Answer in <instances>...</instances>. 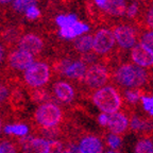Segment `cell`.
Wrapping results in <instances>:
<instances>
[{
    "label": "cell",
    "mask_w": 153,
    "mask_h": 153,
    "mask_svg": "<svg viewBox=\"0 0 153 153\" xmlns=\"http://www.w3.org/2000/svg\"><path fill=\"white\" fill-rule=\"evenodd\" d=\"M65 114L60 105L54 102H47L38 105L30 118V127L39 129L62 127L65 124Z\"/></svg>",
    "instance_id": "6da1fadb"
},
{
    "label": "cell",
    "mask_w": 153,
    "mask_h": 153,
    "mask_svg": "<svg viewBox=\"0 0 153 153\" xmlns=\"http://www.w3.org/2000/svg\"><path fill=\"white\" fill-rule=\"evenodd\" d=\"M94 104L104 114L117 113L122 106V98L113 86H103L97 89L91 96Z\"/></svg>",
    "instance_id": "7a4b0ae2"
},
{
    "label": "cell",
    "mask_w": 153,
    "mask_h": 153,
    "mask_svg": "<svg viewBox=\"0 0 153 153\" xmlns=\"http://www.w3.org/2000/svg\"><path fill=\"white\" fill-rule=\"evenodd\" d=\"M115 76L121 86L128 88H137L147 82L148 74L137 65L124 64L118 68Z\"/></svg>",
    "instance_id": "3957f363"
},
{
    "label": "cell",
    "mask_w": 153,
    "mask_h": 153,
    "mask_svg": "<svg viewBox=\"0 0 153 153\" xmlns=\"http://www.w3.org/2000/svg\"><path fill=\"white\" fill-rule=\"evenodd\" d=\"M50 80V67L47 63H33L28 69L25 70L24 81L29 88L43 87Z\"/></svg>",
    "instance_id": "277c9868"
},
{
    "label": "cell",
    "mask_w": 153,
    "mask_h": 153,
    "mask_svg": "<svg viewBox=\"0 0 153 153\" xmlns=\"http://www.w3.org/2000/svg\"><path fill=\"white\" fill-rule=\"evenodd\" d=\"M67 137H71L78 143L80 153H103V141L97 135L93 134H67Z\"/></svg>",
    "instance_id": "5b68a950"
},
{
    "label": "cell",
    "mask_w": 153,
    "mask_h": 153,
    "mask_svg": "<svg viewBox=\"0 0 153 153\" xmlns=\"http://www.w3.org/2000/svg\"><path fill=\"white\" fill-rule=\"evenodd\" d=\"M108 72L104 66L93 65L86 69L84 74V83L91 89H99L106 84L108 81Z\"/></svg>",
    "instance_id": "8992f818"
},
{
    "label": "cell",
    "mask_w": 153,
    "mask_h": 153,
    "mask_svg": "<svg viewBox=\"0 0 153 153\" xmlns=\"http://www.w3.org/2000/svg\"><path fill=\"white\" fill-rule=\"evenodd\" d=\"M7 63L10 68H12L13 70L25 71L34 63V57L31 53L18 49L10 53L7 57Z\"/></svg>",
    "instance_id": "52a82bcc"
},
{
    "label": "cell",
    "mask_w": 153,
    "mask_h": 153,
    "mask_svg": "<svg viewBox=\"0 0 153 153\" xmlns=\"http://www.w3.org/2000/svg\"><path fill=\"white\" fill-rule=\"evenodd\" d=\"M115 37L112 31L108 29H102L97 32L93 38V49L96 53L104 54L114 47Z\"/></svg>",
    "instance_id": "ba28073f"
},
{
    "label": "cell",
    "mask_w": 153,
    "mask_h": 153,
    "mask_svg": "<svg viewBox=\"0 0 153 153\" xmlns=\"http://www.w3.org/2000/svg\"><path fill=\"white\" fill-rule=\"evenodd\" d=\"M52 97L61 104H70L74 100L76 91L69 83L57 81L52 86Z\"/></svg>",
    "instance_id": "9c48e42d"
},
{
    "label": "cell",
    "mask_w": 153,
    "mask_h": 153,
    "mask_svg": "<svg viewBox=\"0 0 153 153\" xmlns=\"http://www.w3.org/2000/svg\"><path fill=\"white\" fill-rule=\"evenodd\" d=\"M129 128L132 132L140 135L141 138H150L153 134V119L133 115L130 120Z\"/></svg>",
    "instance_id": "30bf717a"
},
{
    "label": "cell",
    "mask_w": 153,
    "mask_h": 153,
    "mask_svg": "<svg viewBox=\"0 0 153 153\" xmlns=\"http://www.w3.org/2000/svg\"><path fill=\"white\" fill-rule=\"evenodd\" d=\"M129 118L123 112H117L108 115V122L106 128L111 134L114 135H123L129 130Z\"/></svg>",
    "instance_id": "8fae6325"
},
{
    "label": "cell",
    "mask_w": 153,
    "mask_h": 153,
    "mask_svg": "<svg viewBox=\"0 0 153 153\" xmlns=\"http://www.w3.org/2000/svg\"><path fill=\"white\" fill-rule=\"evenodd\" d=\"M131 57L135 65L141 68L153 66V52L141 44L134 46L131 52Z\"/></svg>",
    "instance_id": "7c38bea8"
},
{
    "label": "cell",
    "mask_w": 153,
    "mask_h": 153,
    "mask_svg": "<svg viewBox=\"0 0 153 153\" xmlns=\"http://www.w3.org/2000/svg\"><path fill=\"white\" fill-rule=\"evenodd\" d=\"M115 42H117L118 45L122 48H131L135 45L136 38L133 29L128 26H120L115 29L114 32Z\"/></svg>",
    "instance_id": "4fadbf2b"
},
{
    "label": "cell",
    "mask_w": 153,
    "mask_h": 153,
    "mask_svg": "<svg viewBox=\"0 0 153 153\" xmlns=\"http://www.w3.org/2000/svg\"><path fill=\"white\" fill-rule=\"evenodd\" d=\"M44 48V43L42 38L34 34H27L22 36V39L19 41V49L25 50L31 54H37Z\"/></svg>",
    "instance_id": "5bb4252c"
},
{
    "label": "cell",
    "mask_w": 153,
    "mask_h": 153,
    "mask_svg": "<svg viewBox=\"0 0 153 153\" xmlns=\"http://www.w3.org/2000/svg\"><path fill=\"white\" fill-rule=\"evenodd\" d=\"M3 132L7 137L11 138H22L29 135L30 128L28 124L22 121L14 122V123H7L3 128Z\"/></svg>",
    "instance_id": "9a60e30c"
},
{
    "label": "cell",
    "mask_w": 153,
    "mask_h": 153,
    "mask_svg": "<svg viewBox=\"0 0 153 153\" xmlns=\"http://www.w3.org/2000/svg\"><path fill=\"white\" fill-rule=\"evenodd\" d=\"M30 101H32L35 104H44V103L51 102L53 100L52 94L49 93V91L39 87V88H29L27 91Z\"/></svg>",
    "instance_id": "2e32d148"
},
{
    "label": "cell",
    "mask_w": 153,
    "mask_h": 153,
    "mask_svg": "<svg viewBox=\"0 0 153 153\" xmlns=\"http://www.w3.org/2000/svg\"><path fill=\"white\" fill-rule=\"evenodd\" d=\"M89 30V27L87 25L83 24V22H76L74 25L69 27H66V28H61L60 29V35L64 38H68V39H71L76 36L82 35L83 33L87 32Z\"/></svg>",
    "instance_id": "e0dca14e"
},
{
    "label": "cell",
    "mask_w": 153,
    "mask_h": 153,
    "mask_svg": "<svg viewBox=\"0 0 153 153\" xmlns=\"http://www.w3.org/2000/svg\"><path fill=\"white\" fill-rule=\"evenodd\" d=\"M86 72V65L83 62H71L66 68L64 74L68 79L82 80Z\"/></svg>",
    "instance_id": "ac0fdd59"
},
{
    "label": "cell",
    "mask_w": 153,
    "mask_h": 153,
    "mask_svg": "<svg viewBox=\"0 0 153 153\" xmlns=\"http://www.w3.org/2000/svg\"><path fill=\"white\" fill-rule=\"evenodd\" d=\"M103 10L113 16H121L126 12V2L124 0H105Z\"/></svg>",
    "instance_id": "d6986e66"
},
{
    "label": "cell",
    "mask_w": 153,
    "mask_h": 153,
    "mask_svg": "<svg viewBox=\"0 0 153 153\" xmlns=\"http://www.w3.org/2000/svg\"><path fill=\"white\" fill-rule=\"evenodd\" d=\"M74 47L79 52L87 53L93 48V37L91 35H83L74 41Z\"/></svg>",
    "instance_id": "ffe728a7"
},
{
    "label": "cell",
    "mask_w": 153,
    "mask_h": 153,
    "mask_svg": "<svg viewBox=\"0 0 153 153\" xmlns=\"http://www.w3.org/2000/svg\"><path fill=\"white\" fill-rule=\"evenodd\" d=\"M134 153H153V141L151 138H140L135 145Z\"/></svg>",
    "instance_id": "44dd1931"
},
{
    "label": "cell",
    "mask_w": 153,
    "mask_h": 153,
    "mask_svg": "<svg viewBox=\"0 0 153 153\" xmlns=\"http://www.w3.org/2000/svg\"><path fill=\"white\" fill-rule=\"evenodd\" d=\"M0 149L3 153H17L15 141L11 137L0 138Z\"/></svg>",
    "instance_id": "7402d4cb"
},
{
    "label": "cell",
    "mask_w": 153,
    "mask_h": 153,
    "mask_svg": "<svg viewBox=\"0 0 153 153\" xmlns=\"http://www.w3.org/2000/svg\"><path fill=\"white\" fill-rule=\"evenodd\" d=\"M65 149L64 140L61 139H53V140H48L47 150L45 153H63Z\"/></svg>",
    "instance_id": "603a6c76"
},
{
    "label": "cell",
    "mask_w": 153,
    "mask_h": 153,
    "mask_svg": "<svg viewBox=\"0 0 153 153\" xmlns=\"http://www.w3.org/2000/svg\"><path fill=\"white\" fill-rule=\"evenodd\" d=\"M76 22H78V19H76V16L74 14L60 15V16H57L56 19H55V22L60 26V28H66V27H69Z\"/></svg>",
    "instance_id": "cb8c5ba5"
},
{
    "label": "cell",
    "mask_w": 153,
    "mask_h": 153,
    "mask_svg": "<svg viewBox=\"0 0 153 153\" xmlns=\"http://www.w3.org/2000/svg\"><path fill=\"white\" fill-rule=\"evenodd\" d=\"M126 97V101L130 104H137L139 102V100L141 99L143 95H141V91H138L136 88H132L126 91L124 94Z\"/></svg>",
    "instance_id": "d4e9b609"
},
{
    "label": "cell",
    "mask_w": 153,
    "mask_h": 153,
    "mask_svg": "<svg viewBox=\"0 0 153 153\" xmlns=\"http://www.w3.org/2000/svg\"><path fill=\"white\" fill-rule=\"evenodd\" d=\"M31 5H35V0H14L13 2V7L17 12H26Z\"/></svg>",
    "instance_id": "484cf974"
},
{
    "label": "cell",
    "mask_w": 153,
    "mask_h": 153,
    "mask_svg": "<svg viewBox=\"0 0 153 153\" xmlns=\"http://www.w3.org/2000/svg\"><path fill=\"white\" fill-rule=\"evenodd\" d=\"M105 143H106V145H108L111 149L116 150V149H118L121 146L122 139H121V137L118 136V135H114V134L110 133L108 136H106V138H105Z\"/></svg>",
    "instance_id": "4316f807"
},
{
    "label": "cell",
    "mask_w": 153,
    "mask_h": 153,
    "mask_svg": "<svg viewBox=\"0 0 153 153\" xmlns=\"http://www.w3.org/2000/svg\"><path fill=\"white\" fill-rule=\"evenodd\" d=\"M140 101L143 110L153 117V96H143Z\"/></svg>",
    "instance_id": "83f0119b"
},
{
    "label": "cell",
    "mask_w": 153,
    "mask_h": 153,
    "mask_svg": "<svg viewBox=\"0 0 153 153\" xmlns=\"http://www.w3.org/2000/svg\"><path fill=\"white\" fill-rule=\"evenodd\" d=\"M70 61L69 60H61V61H57L56 63H54V65H53V69H54V71L56 72V74H64L65 70H66V68L70 65Z\"/></svg>",
    "instance_id": "f1b7e54d"
},
{
    "label": "cell",
    "mask_w": 153,
    "mask_h": 153,
    "mask_svg": "<svg viewBox=\"0 0 153 153\" xmlns=\"http://www.w3.org/2000/svg\"><path fill=\"white\" fill-rule=\"evenodd\" d=\"M141 45L147 47L149 50H151L153 52V31L147 32V33L143 36Z\"/></svg>",
    "instance_id": "f546056e"
},
{
    "label": "cell",
    "mask_w": 153,
    "mask_h": 153,
    "mask_svg": "<svg viewBox=\"0 0 153 153\" xmlns=\"http://www.w3.org/2000/svg\"><path fill=\"white\" fill-rule=\"evenodd\" d=\"M41 15V12H39V10L36 5H31L30 7L26 10V16L28 19H36L38 16Z\"/></svg>",
    "instance_id": "4dcf8cb0"
},
{
    "label": "cell",
    "mask_w": 153,
    "mask_h": 153,
    "mask_svg": "<svg viewBox=\"0 0 153 153\" xmlns=\"http://www.w3.org/2000/svg\"><path fill=\"white\" fill-rule=\"evenodd\" d=\"M137 12H138V7H137V4L133 3V4H131L129 7H128V10H127V15H128V17L132 18V17H134L135 15L137 14Z\"/></svg>",
    "instance_id": "1f68e13d"
},
{
    "label": "cell",
    "mask_w": 153,
    "mask_h": 153,
    "mask_svg": "<svg viewBox=\"0 0 153 153\" xmlns=\"http://www.w3.org/2000/svg\"><path fill=\"white\" fill-rule=\"evenodd\" d=\"M98 122L101 127H106L108 122V115L104 114V113H101L98 116Z\"/></svg>",
    "instance_id": "d6a6232c"
},
{
    "label": "cell",
    "mask_w": 153,
    "mask_h": 153,
    "mask_svg": "<svg viewBox=\"0 0 153 153\" xmlns=\"http://www.w3.org/2000/svg\"><path fill=\"white\" fill-rule=\"evenodd\" d=\"M147 22L150 28H153V7L149 10L148 15H147Z\"/></svg>",
    "instance_id": "836d02e7"
},
{
    "label": "cell",
    "mask_w": 153,
    "mask_h": 153,
    "mask_svg": "<svg viewBox=\"0 0 153 153\" xmlns=\"http://www.w3.org/2000/svg\"><path fill=\"white\" fill-rule=\"evenodd\" d=\"M96 4L98 5L99 7H101V9H103L104 7V4H105V0H95Z\"/></svg>",
    "instance_id": "e575fe53"
},
{
    "label": "cell",
    "mask_w": 153,
    "mask_h": 153,
    "mask_svg": "<svg viewBox=\"0 0 153 153\" xmlns=\"http://www.w3.org/2000/svg\"><path fill=\"white\" fill-rule=\"evenodd\" d=\"M3 55H4V50H3V48L1 47V45H0V63L2 62Z\"/></svg>",
    "instance_id": "d590c367"
},
{
    "label": "cell",
    "mask_w": 153,
    "mask_h": 153,
    "mask_svg": "<svg viewBox=\"0 0 153 153\" xmlns=\"http://www.w3.org/2000/svg\"><path fill=\"white\" fill-rule=\"evenodd\" d=\"M13 1V0H0V3H9Z\"/></svg>",
    "instance_id": "8d00e7d4"
},
{
    "label": "cell",
    "mask_w": 153,
    "mask_h": 153,
    "mask_svg": "<svg viewBox=\"0 0 153 153\" xmlns=\"http://www.w3.org/2000/svg\"><path fill=\"white\" fill-rule=\"evenodd\" d=\"M1 132H2V120L0 118V135H1Z\"/></svg>",
    "instance_id": "74e56055"
},
{
    "label": "cell",
    "mask_w": 153,
    "mask_h": 153,
    "mask_svg": "<svg viewBox=\"0 0 153 153\" xmlns=\"http://www.w3.org/2000/svg\"><path fill=\"white\" fill-rule=\"evenodd\" d=\"M106 153H118V152H114V151H108V152H106Z\"/></svg>",
    "instance_id": "f35d334b"
},
{
    "label": "cell",
    "mask_w": 153,
    "mask_h": 153,
    "mask_svg": "<svg viewBox=\"0 0 153 153\" xmlns=\"http://www.w3.org/2000/svg\"><path fill=\"white\" fill-rule=\"evenodd\" d=\"M63 153H68V151H67L66 149H64V151H63Z\"/></svg>",
    "instance_id": "ab89813d"
},
{
    "label": "cell",
    "mask_w": 153,
    "mask_h": 153,
    "mask_svg": "<svg viewBox=\"0 0 153 153\" xmlns=\"http://www.w3.org/2000/svg\"><path fill=\"white\" fill-rule=\"evenodd\" d=\"M0 153H3V152H2V151H1V149H0Z\"/></svg>",
    "instance_id": "60d3db41"
}]
</instances>
